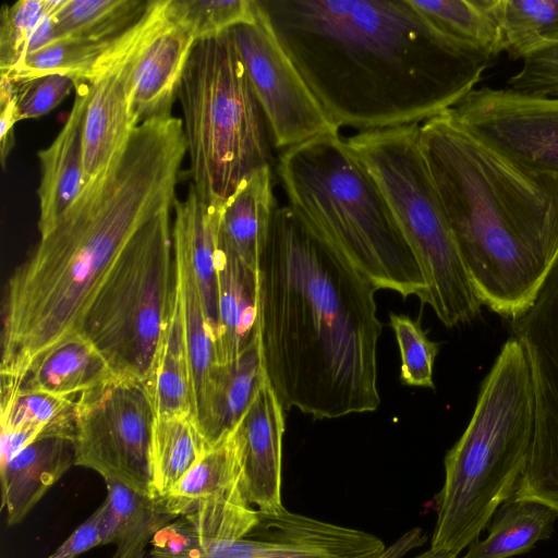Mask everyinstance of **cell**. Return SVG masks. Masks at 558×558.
<instances>
[{
  "instance_id": "1",
  "label": "cell",
  "mask_w": 558,
  "mask_h": 558,
  "mask_svg": "<svg viewBox=\"0 0 558 558\" xmlns=\"http://www.w3.org/2000/svg\"><path fill=\"white\" fill-rule=\"evenodd\" d=\"M335 125L420 124L475 89L492 57L441 32L410 0H259Z\"/></svg>"
},
{
  "instance_id": "2",
  "label": "cell",
  "mask_w": 558,
  "mask_h": 558,
  "mask_svg": "<svg viewBox=\"0 0 558 558\" xmlns=\"http://www.w3.org/2000/svg\"><path fill=\"white\" fill-rule=\"evenodd\" d=\"M256 277L263 367L283 410L375 411L377 289L289 205L272 213Z\"/></svg>"
},
{
  "instance_id": "3",
  "label": "cell",
  "mask_w": 558,
  "mask_h": 558,
  "mask_svg": "<svg viewBox=\"0 0 558 558\" xmlns=\"http://www.w3.org/2000/svg\"><path fill=\"white\" fill-rule=\"evenodd\" d=\"M186 156L182 119L140 123L112 162L22 263L2 311L0 389L20 387L32 365L73 333L116 260L154 216L172 208Z\"/></svg>"
},
{
  "instance_id": "4",
  "label": "cell",
  "mask_w": 558,
  "mask_h": 558,
  "mask_svg": "<svg viewBox=\"0 0 558 558\" xmlns=\"http://www.w3.org/2000/svg\"><path fill=\"white\" fill-rule=\"evenodd\" d=\"M420 144L481 304L513 319L558 259V175L511 161L449 110L420 125Z\"/></svg>"
},
{
  "instance_id": "5",
  "label": "cell",
  "mask_w": 558,
  "mask_h": 558,
  "mask_svg": "<svg viewBox=\"0 0 558 558\" xmlns=\"http://www.w3.org/2000/svg\"><path fill=\"white\" fill-rule=\"evenodd\" d=\"M289 206L378 290L427 304L420 264L374 177L339 132L282 150Z\"/></svg>"
},
{
  "instance_id": "6",
  "label": "cell",
  "mask_w": 558,
  "mask_h": 558,
  "mask_svg": "<svg viewBox=\"0 0 558 558\" xmlns=\"http://www.w3.org/2000/svg\"><path fill=\"white\" fill-rule=\"evenodd\" d=\"M534 430L527 359L510 337L481 383L471 420L445 458L430 547L454 556L477 541L512 497L525 469Z\"/></svg>"
},
{
  "instance_id": "7",
  "label": "cell",
  "mask_w": 558,
  "mask_h": 558,
  "mask_svg": "<svg viewBox=\"0 0 558 558\" xmlns=\"http://www.w3.org/2000/svg\"><path fill=\"white\" fill-rule=\"evenodd\" d=\"M189 173L206 203H222L270 166V136L229 31L198 40L178 92Z\"/></svg>"
},
{
  "instance_id": "8",
  "label": "cell",
  "mask_w": 558,
  "mask_h": 558,
  "mask_svg": "<svg viewBox=\"0 0 558 558\" xmlns=\"http://www.w3.org/2000/svg\"><path fill=\"white\" fill-rule=\"evenodd\" d=\"M420 125L359 132L347 140L383 191L447 327L468 324L482 304L458 248L420 144Z\"/></svg>"
},
{
  "instance_id": "9",
  "label": "cell",
  "mask_w": 558,
  "mask_h": 558,
  "mask_svg": "<svg viewBox=\"0 0 558 558\" xmlns=\"http://www.w3.org/2000/svg\"><path fill=\"white\" fill-rule=\"evenodd\" d=\"M170 209L130 240L90 304L82 333L119 377L147 381L174 294Z\"/></svg>"
},
{
  "instance_id": "10",
  "label": "cell",
  "mask_w": 558,
  "mask_h": 558,
  "mask_svg": "<svg viewBox=\"0 0 558 558\" xmlns=\"http://www.w3.org/2000/svg\"><path fill=\"white\" fill-rule=\"evenodd\" d=\"M157 414L147 384L116 376L81 395L75 465L153 497L151 444Z\"/></svg>"
},
{
  "instance_id": "11",
  "label": "cell",
  "mask_w": 558,
  "mask_h": 558,
  "mask_svg": "<svg viewBox=\"0 0 558 558\" xmlns=\"http://www.w3.org/2000/svg\"><path fill=\"white\" fill-rule=\"evenodd\" d=\"M169 2L149 1L142 15L108 43L89 72L77 81L89 82L108 72H118L137 125L171 114L196 43L190 31L173 17Z\"/></svg>"
},
{
  "instance_id": "12",
  "label": "cell",
  "mask_w": 558,
  "mask_h": 558,
  "mask_svg": "<svg viewBox=\"0 0 558 558\" xmlns=\"http://www.w3.org/2000/svg\"><path fill=\"white\" fill-rule=\"evenodd\" d=\"M510 323L527 359L534 400L530 454L512 497L558 515V259L533 304Z\"/></svg>"
},
{
  "instance_id": "13",
  "label": "cell",
  "mask_w": 558,
  "mask_h": 558,
  "mask_svg": "<svg viewBox=\"0 0 558 558\" xmlns=\"http://www.w3.org/2000/svg\"><path fill=\"white\" fill-rule=\"evenodd\" d=\"M253 22L229 34L267 122L271 145L287 149L339 129L319 105L277 38L259 0Z\"/></svg>"
},
{
  "instance_id": "14",
  "label": "cell",
  "mask_w": 558,
  "mask_h": 558,
  "mask_svg": "<svg viewBox=\"0 0 558 558\" xmlns=\"http://www.w3.org/2000/svg\"><path fill=\"white\" fill-rule=\"evenodd\" d=\"M374 534L289 511H258L243 537L180 547L151 546L145 558H378Z\"/></svg>"
},
{
  "instance_id": "15",
  "label": "cell",
  "mask_w": 558,
  "mask_h": 558,
  "mask_svg": "<svg viewBox=\"0 0 558 558\" xmlns=\"http://www.w3.org/2000/svg\"><path fill=\"white\" fill-rule=\"evenodd\" d=\"M449 111L466 131L511 161L558 175V98L482 87Z\"/></svg>"
},
{
  "instance_id": "16",
  "label": "cell",
  "mask_w": 558,
  "mask_h": 558,
  "mask_svg": "<svg viewBox=\"0 0 558 558\" xmlns=\"http://www.w3.org/2000/svg\"><path fill=\"white\" fill-rule=\"evenodd\" d=\"M240 454L241 487L258 511L284 508L281 499L283 408L266 380L233 429Z\"/></svg>"
},
{
  "instance_id": "17",
  "label": "cell",
  "mask_w": 558,
  "mask_h": 558,
  "mask_svg": "<svg viewBox=\"0 0 558 558\" xmlns=\"http://www.w3.org/2000/svg\"><path fill=\"white\" fill-rule=\"evenodd\" d=\"M173 269L180 296L190 365L193 410L196 424L208 447L215 438V381L217 355L215 333L202 291L182 236L171 231Z\"/></svg>"
},
{
  "instance_id": "18",
  "label": "cell",
  "mask_w": 558,
  "mask_h": 558,
  "mask_svg": "<svg viewBox=\"0 0 558 558\" xmlns=\"http://www.w3.org/2000/svg\"><path fill=\"white\" fill-rule=\"evenodd\" d=\"M71 112L49 146L38 151L40 182L38 230L47 234L76 202L86 181L83 159V121L88 84L75 82Z\"/></svg>"
},
{
  "instance_id": "19",
  "label": "cell",
  "mask_w": 558,
  "mask_h": 558,
  "mask_svg": "<svg viewBox=\"0 0 558 558\" xmlns=\"http://www.w3.org/2000/svg\"><path fill=\"white\" fill-rule=\"evenodd\" d=\"M75 465L73 439L40 437L0 465L9 526L21 523L49 488Z\"/></svg>"
},
{
  "instance_id": "20",
  "label": "cell",
  "mask_w": 558,
  "mask_h": 558,
  "mask_svg": "<svg viewBox=\"0 0 558 558\" xmlns=\"http://www.w3.org/2000/svg\"><path fill=\"white\" fill-rule=\"evenodd\" d=\"M83 121V159L86 184L112 162L137 126L128 102L124 82L108 72L89 82Z\"/></svg>"
},
{
  "instance_id": "21",
  "label": "cell",
  "mask_w": 558,
  "mask_h": 558,
  "mask_svg": "<svg viewBox=\"0 0 558 558\" xmlns=\"http://www.w3.org/2000/svg\"><path fill=\"white\" fill-rule=\"evenodd\" d=\"M277 205L270 166L247 177L231 196L218 204L219 247L256 271Z\"/></svg>"
},
{
  "instance_id": "22",
  "label": "cell",
  "mask_w": 558,
  "mask_h": 558,
  "mask_svg": "<svg viewBox=\"0 0 558 558\" xmlns=\"http://www.w3.org/2000/svg\"><path fill=\"white\" fill-rule=\"evenodd\" d=\"M257 277L236 257L218 245L217 329L218 365L234 362L257 329Z\"/></svg>"
},
{
  "instance_id": "23",
  "label": "cell",
  "mask_w": 558,
  "mask_h": 558,
  "mask_svg": "<svg viewBox=\"0 0 558 558\" xmlns=\"http://www.w3.org/2000/svg\"><path fill=\"white\" fill-rule=\"evenodd\" d=\"M116 376L96 347L76 332L40 356L15 390L77 399Z\"/></svg>"
},
{
  "instance_id": "24",
  "label": "cell",
  "mask_w": 558,
  "mask_h": 558,
  "mask_svg": "<svg viewBox=\"0 0 558 558\" xmlns=\"http://www.w3.org/2000/svg\"><path fill=\"white\" fill-rule=\"evenodd\" d=\"M258 522V510L250 505L241 487L204 501L191 513L162 527L151 545L180 547L208 544L246 535Z\"/></svg>"
},
{
  "instance_id": "25",
  "label": "cell",
  "mask_w": 558,
  "mask_h": 558,
  "mask_svg": "<svg viewBox=\"0 0 558 558\" xmlns=\"http://www.w3.org/2000/svg\"><path fill=\"white\" fill-rule=\"evenodd\" d=\"M146 384L157 417L194 416L183 315L177 284L171 312Z\"/></svg>"
},
{
  "instance_id": "26",
  "label": "cell",
  "mask_w": 558,
  "mask_h": 558,
  "mask_svg": "<svg viewBox=\"0 0 558 558\" xmlns=\"http://www.w3.org/2000/svg\"><path fill=\"white\" fill-rule=\"evenodd\" d=\"M172 231L184 240L214 333L217 329L218 204L206 203L191 184L173 205Z\"/></svg>"
},
{
  "instance_id": "27",
  "label": "cell",
  "mask_w": 558,
  "mask_h": 558,
  "mask_svg": "<svg viewBox=\"0 0 558 558\" xmlns=\"http://www.w3.org/2000/svg\"><path fill=\"white\" fill-rule=\"evenodd\" d=\"M238 487H241V463L232 430L208 447L171 490L158 499L167 513L178 518Z\"/></svg>"
},
{
  "instance_id": "28",
  "label": "cell",
  "mask_w": 558,
  "mask_h": 558,
  "mask_svg": "<svg viewBox=\"0 0 558 558\" xmlns=\"http://www.w3.org/2000/svg\"><path fill=\"white\" fill-rule=\"evenodd\" d=\"M487 537L470 545L462 558H510L551 536L557 513L544 504L509 498L500 506Z\"/></svg>"
},
{
  "instance_id": "29",
  "label": "cell",
  "mask_w": 558,
  "mask_h": 558,
  "mask_svg": "<svg viewBox=\"0 0 558 558\" xmlns=\"http://www.w3.org/2000/svg\"><path fill=\"white\" fill-rule=\"evenodd\" d=\"M105 483L114 518L112 558H145L154 536L177 518L162 509L158 498L111 480Z\"/></svg>"
},
{
  "instance_id": "30",
  "label": "cell",
  "mask_w": 558,
  "mask_h": 558,
  "mask_svg": "<svg viewBox=\"0 0 558 558\" xmlns=\"http://www.w3.org/2000/svg\"><path fill=\"white\" fill-rule=\"evenodd\" d=\"M441 32L492 58L504 51L495 0H410Z\"/></svg>"
},
{
  "instance_id": "31",
  "label": "cell",
  "mask_w": 558,
  "mask_h": 558,
  "mask_svg": "<svg viewBox=\"0 0 558 558\" xmlns=\"http://www.w3.org/2000/svg\"><path fill=\"white\" fill-rule=\"evenodd\" d=\"M207 448L193 415L157 417L151 444L153 497L166 496Z\"/></svg>"
},
{
  "instance_id": "32",
  "label": "cell",
  "mask_w": 558,
  "mask_h": 558,
  "mask_svg": "<svg viewBox=\"0 0 558 558\" xmlns=\"http://www.w3.org/2000/svg\"><path fill=\"white\" fill-rule=\"evenodd\" d=\"M149 1L141 0H59L53 11L57 41L76 39L107 41L130 27Z\"/></svg>"
},
{
  "instance_id": "33",
  "label": "cell",
  "mask_w": 558,
  "mask_h": 558,
  "mask_svg": "<svg viewBox=\"0 0 558 558\" xmlns=\"http://www.w3.org/2000/svg\"><path fill=\"white\" fill-rule=\"evenodd\" d=\"M495 11L510 59L558 46V0H495Z\"/></svg>"
},
{
  "instance_id": "34",
  "label": "cell",
  "mask_w": 558,
  "mask_h": 558,
  "mask_svg": "<svg viewBox=\"0 0 558 558\" xmlns=\"http://www.w3.org/2000/svg\"><path fill=\"white\" fill-rule=\"evenodd\" d=\"M266 380L256 332L234 362L217 367L214 401L216 444L234 429Z\"/></svg>"
},
{
  "instance_id": "35",
  "label": "cell",
  "mask_w": 558,
  "mask_h": 558,
  "mask_svg": "<svg viewBox=\"0 0 558 558\" xmlns=\"http://www.w3.org/2000/svg\"><path fill=\"white\" fill-rule=\"evenodd\" d=\"M77 399L39 391L0 392L1 429H29L39 438L74 439Z\"/></svg>"
},
{
  "instance_id": "36",
  "label": "cell",
  "mask_w": 558,
  "mask_h": 558,
  "mask_svg": "<svg viewBox=\"0 0 558 558\" xmlns=\"http://www.w3.org/2000/svg\"><path fill=\"white\" fill-rule=\"evenodd\" d=\"M110 40L97 43L61 39L25 56L14 69L2 75L17 80L63 74L76 82L89 72Z\"/></svg>"
},
{
  "instance_id": "37",
  "label": "cell",
  "mask_w": 558,
  "mask_h": 558,
  "mask_svg": "<svg viewBox=\"0 0 558 558\" xmlns=\"http://www.w3.org/2000/svg\"><path fill=\"white\" fill-rule=\"evenodd\" d=\"M173 17L196 41L220 36L254 21V0H170Z\"/></svg>"
},
{
  "instance_id": "38",
  "label": "cell",
  "mask_w": 558,
  "mask_h": 558,
  "mask_svg": "<svg viewBox=\"0 0 558 558\" xmlns=\"http://www.w3.org/2000/svg\"><path fill=\"white\" fill-rule=\"evenodd\" d=\"M57 0H20L4 4L0 15V72H10L26 56L39 24Z\"/></svg>"
},
{
  "instance_id": "39",
  "label": "cell",
  "mask_w": 558,
  "mask_h": 558,
  "mask_svg": "<svg viewBox=\"0 0 558 558\" xmlns=\"http://www.w3.org/2000/svg\"><path fill=\"white\" fill-rule=\"evenodd\" d=\"M389 324L400 350L401 381L408 386L434 388L433 371L439 344L427 338L420 319L390 313Z\"/></svg>"
},
{
  "instance_id": "40",
  "label": "cell",
  "mask_w": 558,
  "mask_h": 558,
  "mask_svg": "<svg viewBox=\"0 0 558 558\" xmlns=\"http://www.w3.org/2000/svg\"><path fill=\"white\" fill-rule=\"evenodd\" d=\"M11 82L17 121L43 117L75 88L74 78L63 74L17 78Z\"/></svg>"
},
{
  "instance_id": "41",
  "label": "cell",
  "mask_w": 558,
  "mask_h": 558,
  "mask_svg": "<svg viewBox=\"0 0 558 558\" xmlns=\"http://www.w3.org/2000/svg\"><path fill=\"white\" fill-rule=\"evenodd\" d=\"M114 518L109 500L104 502L47 558H76L87 550L112 543Z\"/></svg>"
},
{
  "instance_id": "42",
  "label": "cell",
  "mask_w": 558,
  "mask_h": 558,
  "mask_svg": "<svg viewBox=\"0 0 558 558\" xmlns=\"http://www.w3.org/2000/svg\"><path fill=\"white\" fill-rule=\"evenodd\" d=\"M19 122L15 112L14 93L11 80L1 74L0 80V151L2 167L14 145V125Z\"/></svg>"
},
{
  "instance_id": "43",
  "label": "cell",
  "mask_w": 558,
  "mask_h": 558,
  "mask_svg": "<svg viewBox=\"0 0 558 558\" xmlns=\"http://www.w3.org/2000/svg\"><path fill=\"white\" fill-rule=\"evenodd\" d=\"M426 536L420 527L403 533L397 541L386 547L378 558H403L412 549L425 543Z\"/></svg>"
},
{
  "instance_id": "44",
  "label": "cell",
  "mask_w": 558,
  "mask_h": 558,
  "mask_svg": "<svg viewBox=\"0 0 558 558\" xmlns=\"http://www.w3.org/2000/svg\"><path fill=\"white\" fill-rule=\"evenodd\" d=\"M413 558H459L444 549L429 548L428 550L413 557Z\"/></svg>"
}]
</instances>
